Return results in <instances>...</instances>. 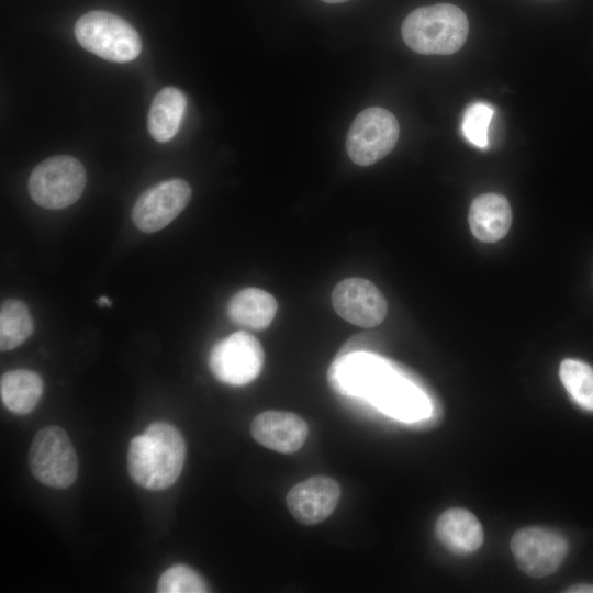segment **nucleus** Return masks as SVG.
Returning a JSON list of instances; mask_svg holds the SVG:
<instances>
[{"mask_svg":"<svg viewBox=\"0 0 593 593\" xmlns=\"http://www.w3.org/2000/svg\"><path fill=\"white\" fill-rule=\"evenodd\" d=\"M332 388L344 396L360 399L403 423H418L430 416L427 395L388 360L367 353L338 355L328 371Z\"/></svg>","mask_w":593,"mask_h":593,"instance_id":"nucleus-1","label":"nucleus"},{"mask_svg":"<svg viewBox=\"0 0 593 593\" xmlns=\"http://www.w3.org/2000/svg\"><path fill=\"white\" fill-rule=\"evenodd\" d=\"M511 550L524 573L532 578H544L561 566L568 552V541L555 530L525 527L512 537Z\"/></svg>","mask_w":593,"mask_h":593,"instance_id":"nucleus-9","label":"nucleus"},{"mask_svg":"<svg viewBox=\"0 0 593 593\" xmlns=\"http://www.w3.org/2000/svg\"><path fill=\"white\" fill-rule=\"evenodd\" d=\"M399 135L398 120L390 111L380 107L367 108L348 130L346 150L356 165L370 166L394 148Z\"/></svg>","mask_w":593,"mask_h":593,"instance_id":"nucleus-7","label":"nucleus"},{"mask_svg":"<svg viewBox=\"0 0 593 593\" xmlns=\"http://www.w3.org/2000/svg\"><path fill=\"white\" fill-rule=\"evenodd\" d=\"M75 36L88 52L113 63L135 59L142 49L136 30L124 19L107 11H90L75 24Z\"/></svg>","mask_w":593,"mask_h":593,"instance_id":"nucleus-4","label":"nucleus"},{"mask_svg":"<svg viewBox=\"0 0 593 593\" xmlns=\"http://www.w3.org/2000/svg\"><path fill=\"white\" fill-rule=\"evenodd\" d=\"M43 393V380L34 371L15 369L1 376L0 394L4 406L14 414H27Z\"/></svg>","mask_w":593,"mask_h":593,"instance_id":"nucleus-18","label":"nucleus"},{"mask_svg":"<svg viewBox=\"0 0 593 593\" xmlns=\"http://www.w3.org/2000/svg\"><path fill=\"white\" fill-rule=\"evenodd\" d=\"M559 376L571 399L583 410L593 412V368L568 358L560 363Z\"/></svg>","mask_w":593,"mask_h":593,"instance_id":"nucleus-20","label":"nucleus"},{"mask_svg":"<svg viewBox=\"0 0 593 593\" xmlns=\"http://www.w3.org/2000/svg\"><path fill=\"white\" fill-rule=\"evenodd\" d=\"M469 23L465 12L450 3L413 10L402 24L404 43L423 55H450L465 44Z\"/></svg>","mask_w":593,"mask_h":593,"instance_id":"nucleus-3","label":"nucleus"},{"mask_svg":"<svg viewBox=\"0 0 593 593\" xmlns=\"http://www.w3.org/2000/svg\"><path fill=\"white\" fill-rule=\"evenodd\" d=\"M306 423L296 414L283 411H266L251 423V435L266 448L291 454L299 450L307 437Z\"/></svg>","mask_w":593,"mask_h":593,"instance_id":"nucleus-13","label":"nucleus"},{"mask_svg":"<svg viewBox=\"0 0 593 593\" xmlns=\"http://www.w3.org/2000/svg\"><path fill=\"white\" fill-rule=\"evenodd\" d=\"M96 302L101 307L111 306V304H112V301L105 295L100 296Z\"/></svg>","mask_w":593,"mask_h":593,"instance_id":"nucleus-24","label":"nucleus"},{"mask_svg":"<svg viewBox=\"0 0 593 593\" xmlns=\"http://www.w3.org/2000/svg\"><path fill=\"white\" fill-rule=\"evenodd\" d=\"M493 113V107L481 101L474 102L466 109L461 130L469 143L482 149L488 147L489 128Z\"/></svg>","mask_w":593,"mask_h":593,"instance_id":"nucleus-22","label":"nucleus"},{"mask_svg":"<svg viewBox=\"0 0 593 593\" xmlns=\"http://www.w3.org/2000/svg\"><path fill=\"white\" fill-rule=\"evenodd\" d=\"M191 188L183 179L160 181L145 190L134 203L132 221L144 233H154L174 221L191 199Z\"/></svg>","mask_w":593,"mask_h":593,"instance_id":"nucleus-10","label":"nucleus"},{"mask_svg":"<svg viewBox=\"0 0 593 593\" xmlns=\"http://www.w3.org/2000/svg\"><path fill=\"white\" fill-rule=\"evenodd\" d=\"M86 186L82 164L69 155L52 156L40 163L29 179V193L42 208L60 210L74 204Z\"/></svg>","mask_w":593,"mask_h":593,"instance_id":"nucleus-5","label":"nucleus"},{"mask_svg":"<svg viewBox=\"0 0 593 593\" xmlns=\"http://www.w3.org/2000/svg\"><path fill=\"white\" fill-rule=\"evenodd\" d=\"M187 105L186 96L176 87L161 89L153 99L147 128L157 142H168L177 134Z\"/></svg>","mask_w":593,"mask_h":593,"instance_id":"nucleus-17","label":"nucleus"},{"mask_svg":"<svg viewBox=\"0 0 593 593\" xmlns=\"http://www.w3.org/2000/svg\"><path fill=\"white\" fill-rule=\"evenodd\" d=\"M326 3H343V2H346V1H349V0H322Z\"/></svg>","mask_w":593,"mask_h":593,"instance_id":"nucleus-25","label":"nucleus"},{"mask_svg":"<svg viewBox=\"0 0 593 593\" xmlns=\"http://www.w3.org/2000/svg\"><path fill=\"white\" fill-rule=\"evenodd\" d=\"M33 333V320L21 300L8 299L0 307V349L7 351L22 345Z\"/></svg>","mask_w":593,"mask_h":593,"instance_id":"nucleus-19","label":"nucleus"},{"mask_svg":"<svg viewBox=\"0 0 593 593\" xmlns=\"http://www.w3.org/2000/svg\"><path fill=\"white\" fill-rule=\"evenodd\" d=\"M332 303L345 321L366 328L380 324L388 311L380 290L362 278H347L338 282L332 293Z\"/></svg>","mask_w":593,"mask_h":593,"instance_id":"nucleus-11","label":"nucleus"},{"mask_svg":"<svg viewBox=\"0 0 593 593\" xmlns=\"http://www.w3.org/2000/svg\"><path fill=\"white\" fill-rule=\"evenodd\" d=\"M29 466L37 481L54 489H67L77 479L78 459L66 432L55 425L40 429L29 451Z\"/></svg>","mask_w":593,"mask_h":593,"instance_id":"nucleus-6","label":"nucleus"},{"mask_svg":"<svg viewBox=\"0 0 593 593\" xmlns=\"http://www.w3.org/2000/svg\"><path fill=\"white\" fill-rule=\"evenodd\" d=\"M264 350L258 339L247 332H236L217 342L209 355V367L222 383L242 387L261 372Z\"/></svg>","mask_w":593,"mask_h":593,"instance_id":"nucleus-8","label":"nucleus"},{"mask_svg":"<svg viewBox=\"0 0 593 593\" xmlns=\"http://www.w3.org/2000/svg\"><path fill=\"white\" fill-rule=\"evenodd\" d=\"M159 593H205L209 586L204 579L186 564H175L161 573L157 583Z\"/></svg>","mask_w":593,"mask_h":593,"instance_id":"nucleus-21","label":"nucleus"},{"mask_svg":"<svg viewBox=\"0 0 593 593\" xmlns=\"http://www.w3.org/2000/svg\"><path fill=\"white\" fill-rule=\"evenodd\" d=\"M339 497L337 481L317 475L295 484L287 494V506L298 522L315 525L333 513Z\"/></svg>","mask_w":593,"mask_h":593,"instance_id":"nucleus-12","label":"nucleus"},{"mask_svg":"<svg viewBox=\"0 0 593 593\" xmlns=\"http://www.w3.org/2000/svg\"><path fill=\"white\" fill-rule=\"evenodd\" d=\"M277 309L270 293L258 288H246L231 298L226 312L235 324L259 331L271 324Z\"/></svg>","mask_w":593,"mask_h":593,"instance_id":"nucleus-16","label":"nucleus"},{"mask_svg":"<svg viewBox=\"0 0 593 593\" xmlns=\"http://www.w3.org/2000/svg\"><path fill=\"white\" fill-rule=\"evenodd\" d=\"M186 459V443L171 424L156 422L135 436L127 451V470L139 486L160 491L179 478Z\"/></svg>","mask_w":593,"mask_h":593,"instance_id":"nucleus-2","label":"nucleus"},{"mask_svg":"<svg viewBox=\"0 0 593 593\" xmlns=\"http://www.w3.org/2000/svg\"><path fill=\"white\" fill-rule=\"evenodd\" d=\"M438 540L450 551L470 553L483 542V530L480 522L469 511L449 508L437 519L435 527Z\"/></svg>","mask_w":593,"mask_h":593,"instance_id":"nucleus-15","label":"nucleus"},{"mask_svg":"<svg viewBox=\"0 0 593 593\" xmlns=\"http://www.w3.org/2000/svg\"><path fill=\"white\" fill-rule=\"evenodd\" d=\"M568 593H593V584H574L566 590Z\"/></svg>","mask_w":593,"mask_h":593,"instance_id":"nucleus-23","label":"nucleus"},{"mask_svg":"<svg viewBox=\"0 0 593 593\" xmlns=\"http://www.w3.org/2000/svg\"><path fill=\"white\" fill-rule=\"evenodd\" d=\"M468 221L475 238L484 243H495L508 232L512 210L503 195L485 193L472 201Z\"/></svg>","mask_w":593,"mask_h":593,"instance_id":"nucleus-14","label":"nucleus"}]
</instances>
